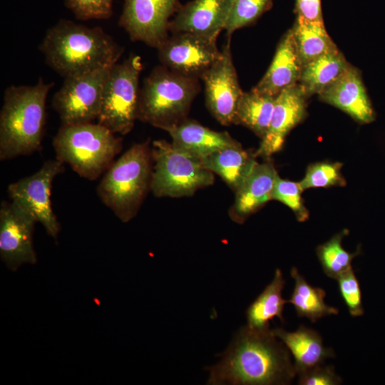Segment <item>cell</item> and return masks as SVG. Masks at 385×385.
<instances>
[{"instance_id": "obj_1", "label": "cell", "mask_w": 385, "mask_h": 385, "mask_svg": "<svg viewBox=\"0 0 385 385\" xmlns=\"http://www.w3.org/2000/svg\"><path fill=\"white\" fill-rule=\"evenodd\" d=\"M219 356V362L205 368L207 384L287 385L297 375L289 351L270 329L242 327Z\"/></svg>"}, {"instance_id": "obj_2", "label": "cell", "mask_w": 385, "mask_h": 385, "mask_svg": "<svg viewBox=\"0 0 385 385\" xmlns=\"http://www.w3.org/2000/svg\"><path fill=\"white\" fill-rule=\"evenodd\" d=\"M39 50L47 65L64 78L111 67L123 52L102 28L67 19L48 29Z\"/></svg>"}, {"instance_id": "obj_3", "label": "cell", "mask_w": 385, "mask_h": 385, "mask_svg": "<svg viewBox=\"0 0 385 385\" xmlns=\"http://www.w3.org/2000/svg\"><path fill=\"white\" fill-rule=\"evenodd\" d=\"M53 82L43 78L32 86L6 88L0 112V160L39 150L46 125V103Z\"/></svg>"}, {"instance_id": "obj_4", "label": "cell", "mask_w": 385, "mask_h": 385, "mask_svg": "<svg viewBox=\"0 0 385 385\" xmlns=\"http://www.w3.org/2000/svg\"><path fill=\"white\" fill-rule=\"evenodd\" d=\"M153 165L150 140L135 143L113 161L98 184L99 198L123 222L135 217L150 190Z\"/></svg>"}, {"instance_id": "obj_5", "label": "cell", "mask_w": 385, "mask_h": 385, "mask_svg": "<svg viewBox=\"0 0 385 385\" xmlns=\"http://www.w3.org/2000/svg\"><path fill=\"white\" fill-rule=\"evenodd\" d=\"M200 91L199 78L155 66L140 88L138 120L166 131L187 119Z\"/></svg>"}, {"instance_id": "obj_6", "label": "cell", "mask_w": 385, "mask_h": 385, "mask_svg": "<svg viewBox=\"0 0 385 385\" xmlns=\"http://www.w3.org/2000/svg\"><path fill=\"white\" fill-rule=\"evenodd\" d=\"M56 158L81 177L98 179L122 150V139L98 123L61 125L53 140Z\"/></svg>"}, {"instance_id": "obj_7", "label": "cell", "mask_w": 385, "mask_h": 385, "mask_svg": "<svg viewBox=\"0 0 385 385\" xmlns=\"http://www.w3.org/2000/svg\"><path fill=\"white\" fill-rule=\"evenodd\" d=\"M153 172L150 190L158 197L192 195L212 185L214 173L203 167L201 160L164 140L151 147Z\"/></svg>"}, {"instance_id": "obj_8", "label": "cell", "mask_w": 385, "mask_h": 385, "mask_svg": "<svg viewBox=\"0 0 385 385\" xmlns=\"http://www.w3.org/2000/svg\"><path fill=\"white\" fill-rule=\"evenodd\" d=\"M142 70L140 56L133 53L110 69L97 123L115 134L126 135L138 120Z\"/></svg>"}, {"instance_id": "obj_9", "label": "cell", "mask_w": 385, "mask_h": 385, "mask_svg": "<svg viewBox=\"0 0 385 385\" xmlns=\"http://www.w3.org/2000/svg\"><path fill=\"white\" fill-rule=\"evenodd\" d=\"M111 67L64 78L61 87L52 98V106L61 125L97 121L105 83Z\"/></svg>"}, {"instance_id": "obj_10", "label": "cell", "mask_w": 385, "mask_h": 385, "mask_svg": "<svg viewBox=\"0 0 385 385\" xmlns=\"http://www.w3.org/2000/svg\"><path fill=\"white\" fill-rule=\"evenodd\" d=\"M63 170L62 162L56 158L49 160L34 174L8 186L11 201L29 213L55 239L61 227L53 211L51 193L54 178Z\"/></svg>"}, {"instance_id": "obj_11", "label": "cell", "mask_w": 385, "mask_h": 385, "mask_svg": "<svg viewBox=\"0 0 385 385\" xmlns=\"http://www.w3.org/2000/svg\"><path fill=\"white\" fill-rule=\"evenodd\" d=\"M227 37L220 55L202 75L206 104L213 117L222 125L235 124L241 90Z\"/></svg>"}, {"instance_id": "obj_12", "label": "cell", "mask_w": 385, "mask_h": 385, "mask_svg": "<svg viewBox=\"0 0 385 385\" xmlns=\"http://www.w3.org/2000/svg\"><path fill=\"white\" fill-rule=\"evenodd\" d=\"M180 5L179 0H125L118 24L133 41L157 48Z\"/></svg>"}, {"instance_id": "obj_13", "label": "cell", "mask_w": 385, "mask_h": 385, "mask_svg": "<svg viewBox=\"0 0 385 385\" xmlns=\"http://www.w3.org/2000/svg\"><path fill=\"white\" fill-rule=\"evenodd\" d=\"M156 49L162 65L199 79L220 55L217 39L185 32L171 34Z\"/></svg>"}, {"instance_id": "obj_14", "label": "cell", "mask_w": 385, "mask_h": 385, "mask_svg": "<svg viewBox=\"0 0 385 385\" xmlns=\"http://www.w3.org/2000/svg\"><path fill=\"white\" fill-rule=\"evenodd\" d=\"M36 221L13 202L3 201L0 207V255L11 270L24 264H35L36 255L33 234Z\"/></svg>"}, {"instance_id": "obj_15", "label": "cell", "mask_w": 385, "mask_h": 385, "mask_svg": "<svg viewBox=\"0 0 385 385\" xmlns=\"http://www.w3.org/2000/svg\"><path fill=\"white\" fill-rule=\"evenodd\" d=\"M307 98L298 83L284 88L276 96L269 129L255 153V157L269 158L282 149L287 134L306 115Z\"/></svg>"}, {"instance_id": "obj_16", "label": "cell", "mask_w": 385, "mask_h": 385, "mask_svg": "<svg viewBox=\"0 0 385 385\" xmlns=\"http://www.w3.org/2000/svg\"><path fill=\"white\" fill-rule=\"evenodd\" d=\"M232 0H192L180 4L169 24V32L190 33L217 39L225 30Z\"/></svg>"}, {"instance_id": "obj_17", "label": "cell", "mask_w": 385, "mask_h": 385, "mask_svg": "<svg viewBox=\"0 0 385 385\" xmlns=\"http://www.w3.org/2000/svg\"><path fill=\"white\" fill-rule=\"evenodd\" d=\"M318 95L321 101L339 108L360 123H369L375 119L361 73L351 64L337 80Z\"/></svg>"}, {"instance_id": "obj_18", "label": "cell", "mask_w": 385, "mask_h": 385, "mask_svg": "<svg viewBox=\"0 0 385 385\" xmlns=\"http://www.w3.org/2000/svg\"><path fill=\"white\" fill-rule=\"evenodd\" d=\"M303 64L292 29L282 37L270 67L252 89L277 96L282 90L298 83Z\"/></svg>"}, {"instance_id": "obj_19", "label": "cell", "mask_w": 385, "mask_h": 385, "mask_svg": "<svg viewBox=\"0 0 385 385\" xmlns=\"http://www.w3.org/2000/svg\"><path fill=\"white\" fill-rule=\"evenodd\" d=\"M277 173L270 161L257 163L250 174L235 192V202L230 217L237 223L245 220L272 200V192Z\"/></svg>"}, {"instance_id": "obj_20", "label": "cell", "mask_w": 385, "mask_h": 385, "mask_svg": "<svg viewBox=\"0 0 385 385\" xmlns=\"http://www.w3.org/2000/svg\"><path fill=\"white\" fill-rule=\"evenodd\" d=\"M166 131L175 147L200 160L222 149L240 145L227 132L215 131L188 119Z\"/></svg>"}, {"instance_id": "obj_21", "label": "cell", "mask_w": 385, "mask_h": 385, "mask_svg": "<svg viewBox=\"0 0 385 385\" xmlns=\"http://www.w3.org/2000/svg\"><path fill=\"white\" fill-rule=\"evenodd\" d=\"M271 330L292 354L297 374L324 364L328 358L335 357L334 350L324 346L322 336L313 329L300 325L294 332L282 328Z\"/></svg>"}, {"instance_id": "obj_22", "label": "cell", "mask_w": 385, "mask_h": 385, "mask_svg": "<svg viewBox=\"0 0 385 385\" xmlns=\"http://www.w3.org/2000/svg\"><path fill=\"white\" fill-rule=\"evenodd\" d=\"M255 153L243 149L241 144L218 150L201 160L204 168L220 176L236 191L257 163Z\"/></svg>"}, {"instance_id": "obj_23", "label": "cell", "mask_w": 385, "mask_h": 385, "mask_svg": "<svg viewBox=\"0 0 385 385\" xmlns=\"http://www.w3.org/2000/svg\"><path fill=\"white\" fill-rule=\"evenodd\" d=\"M349 65L337 48L304 64L298 84L307 98L319 94L337 80Z\"/></svg>"}, {"instance_id": "obj_24", "label": "cell", "mask_w": 385, "mask_h": 385, "mask_svg": "<svg viewBox=\"0 0 385 385\" xmlns=\"http://www.w3.org/2000/svg\"><path fill=\"white\" fill-rule=\"evenodd\" d=\"M285 280L282 271L277 269L272 281L265 288L246 310L247 326L260 330L270 329V321L277 317L283 323L284 307L287 301L282 298Z\"/></svg>"}, {"instance_id": "obj_25", "label": "cell", "mask_w": 385, "mask_h": 385, "mask_svg": "<svg viewBox=\"0 0 385 385\" xmlns=\"http://www.w3.org/2000/svg\"><path fill=\"white\" fill-rule=\"evenodd\" d=\"M294 287L287 303L292 304L299 317H307L312 323L326 316L337 315L339 309L325 303L326 292L309 284L296 267L290 272Z\"/></svg>"}, {"instance_id": "obj_26", "label": "cell", "mask_w": 385, "mask_h": 385, "mask_svg": "<svg viewBox=\"0 0 385 385\" xmlns=\"http://www.w3.org/2000/svg\"><path fill=\"white\" fill-rule=\"evenodd\" d=\"M276 96L256 92H243L235 124L242 125L262 139L269 129Z\"/></svg>"}, {"instance_id": "obj_27", "label": "cell", "mask_w": 385, "mask_h": 385, "mask_svg": "<svg viewBox=\"0 0 385 385\" xmlns=\"http://www.w3.org/2000/svg\"><path fill=\"white\" fill-rule=\"evenodd\" d=\"M292 30L303 66L337 48L328 35L323 21H308L297 17Z\"/></svg>"}, {"instance_id": "obj_28", "label": "cell", "mask_w": 385, "mask_h": 385, "mask_svg": "<svg viewBox=\"0 0 385 385\" xmlns=\"http://www.w3.org/2000/svg\"><path fill=\"white\" fill-rule=\"evenodd\" d=\"M348 233L347 230H343L317 247V255L322 270L332 279H337L342 273L351 268L353 259L359 254L360 250L349 253L343 247V237Z\"/></svg>"}, {"instance_id": "obj_29", "label": "cell", "mask_w": 385, "mask_h": 385, "mask_svg": "<svg viewBox=\"0 0 385 385\" xmlns=\"http://www.w3.org/2000/svg\"><path fill=\"white\" fill-rule=\"evenodd\" d=\"M273 0H232L231 9L225 31L231 37L237 29L255 23L269 11Z\"/></svg>"}, {"instance_id": "obj_30", "label": "cell", "mask_w": 385, "mask_h": 385, "mask_svg": "<svg viewBox=\"0 0 385 385\" xmlns=\"http://www.w3.org/2000/svg\"><path fill=\"white\" fill-rule=\"evenodd\" d=\"M340 163L320 162L307 168L304 178L299 182L303 190L312 188L344 186L346 180L342 176Z\"/></svg>"}, {"instance_id": "obj_31", "label": "cell", "mask_w": 385, "mask_h": 385, "mask_svg": "<svg viewBox=\"0 0 385 385\" xmlns=\"http://www.w3.org/2000/svg\"><path fill=\"white\" fill-rule=\"evenodd\" d=\"M302 189L299 183L284 180L277 175L272 192V200H278L289 207L299 222L309 217V212L302 202Z\"/></svg>"}, {"instance_id": "obj_32", "label": "cell", "mask_w": 385, "mask_h": 385, "mask_svg": "<svg viewBox=\"0 0 385 385\" xmlns=\"http://www.w3.org/2000/svg\"><path fill=\"white\" fill-rule=\"evenodd\" d=\"M339 291L344 302L351 317H356L364 314L361 292L358 279L353 268L342 273L336 279Z\"/></svg>"}, {"instance_id": "obj_33", "label": "cell", "mask_w": 385, "mask_h": 385, "mask_svg": "<svg viewBox=\"0 0 385 385\" xmlns=\"http://www.w3.org/2000/svg\"><path fill=\"white\" fill-rule=\"evenodd\" d=\"M113 0H63L65 6L80 20L108 19Z\"/></svg>"}, {"instance_id": "obj_34", "label": "cell", "mask_w": 385, "mask_h": 385, "mask_svg": "<svg viewBox=\"0 0 385 385\" xmlns=\"http://www.w3.org/2000/svg\"><path fill=\"white\" fill-rule=\"evenodd\" d=\"M300 385H339L342 379L336 374L333 366L321 364L299 374Z\"/></svg>"}, {"instance_id": "obj_35", "label": "cell", "mask_w": 385, "mask_h": 385, "mask_svg": "<svg viewBox=\"0 0 385 385\" xmlns=\"http://www.w3.org/2000/svg\"><path fill=\"white\" fill-rule=\"evenodd\" d=\"M297 17L308 21H323L321 0H296Z\"/></svg>"}]
</instances>
